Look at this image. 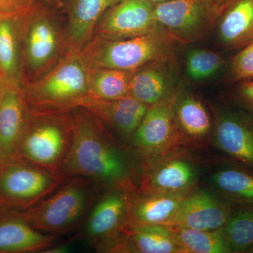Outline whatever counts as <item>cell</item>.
I'll return each mask as SVG.
<instances>
[{"label": "cell", "instance_id": "6da1fadb", "mask_svg": "<svg viewBox=\"0 0 253 253\" xmlns=\"http://www.w3.org/2000/svg\"><path fill=\"white\" fill-rule=\"evenodd\" d=\"M69 122L71 145L61 174L86 178L99 189H122L129 179V166L104 129L83 113H76Z\"/></svg>", "mask_w": 253, "mask_h": 253}, {"label": "cell", "instance_id": "7a4b0ae2", "mask_svg": "<svg viewBox=\"0 0 253 253\" xmlns=\"http://www.w3.org/2000/svg\"><path fill=\"white\" fill-rule=\"evenodd\" d=\"M65 181L59 189L36 206L14 212L36 230L56 236L72 230L84 220L99 189L86 178Z\"/></svg>", "mask_w": 253, "mask_h": 253}, {"label": "cell", "instance_id": "3957f363", "mask_svg": "<svg viewBox=\"0 0 253 253\" xmlns=\"http://www.w3.org/2000/svg\"><path fill=\"white\" fill-rule=\"evenodd\" d=\"M171 41L162 30L125 39L100 38L83 59L89 67L96 69L135 72L151 63L170 61Z\"/></svg>", "mask_w": 253, "mask_h": 253}, {"label": "cell", "instance_id": "277c9868", "mask_svg": "<svg viewBox=\"0 0 253 253\" xmlns=\"http://www.w3.org/2000/svg\"><path fill=\"white\" fill-rule=\"evenodd\" d=\"M66 176L20 161L0 163V212L23 211L53 194Z\"/></svg>", "mask_w": 253, "mask_h": 253}, {"label": "cell", "instance_id": "5b68a950", "mask_svg": "<svg viewBox=\"0 0 253 253\" xmlns=\"http://www.w3.org/2000/svg\"><path fill=\"white\" fill-rule=\"evenodd\" d=\"M226 0H169L155 4L159 28L183 44L199 41L216 26Z\"/></svg>", "mask_w": 253, "mask_h": 253}, {"label": "cell", "instance_id": "8992f818", "mask_svg": "<svg viewBox=\"0 0 253 253\" xmlns=\"http://www.w3.org/2000/svg\"><path fill=\"white\" fill-rule=\"evenodd\" d=\"M71 140L69 121L61 123L46 119L32 123L28 119L12 160L61 174Z\"/></svg>", "mask_w": 253, "mask_h": 253}, {"label": "cell", "instance_id": "52a82bcc", "mask_svg": "<svg viewBox=\"0 0 253 253\" xmlns=\"http://www.w3.org/2000/svg\"><path fill=\"white\" fill-rule=\"evenodd\" d=\"M89 68L83 59L67 61L31 86L24 99L44 109L81 106L89 97Z\"/></svg>", "mask_w": 253, "mask_h": 253}, {"label": "cell", "instance_id": "ba28073f", "mask_svg": "<svg viewBox=\"0 0 253 253\" xmlns=\"http://www.w3.org/2000/svg\"><path fill=\"white\" fill-rule=\"evenodd\" d=\"M150 0H121L110 8L96 25V33L105 40H120L161 30Z\"/></svg>", "mask_w": 253, "mask_h": 253}, {"label": "cell", "instance_id": "9c48e42d", "mask_svg": "<svg viewBox=\"0 0 253 253\" xmlns=\"http://www.w3.org/2000/svg\"><path fill=\"white\" fill-rule=\"evenodd\" d=\"M232 205L206 191L189 192L174 216L164 225L201 230L224 228L232 212Z\"/></svg>", "mask_w": 253, "mask_h": 253}, {"label": "cell", "instance_id": "30bf717a", "mask_svg": "<svg viewBox=\"0 0 253 253\" xmlns=\"http://www.w3.org/2000/svg\"><path fill=\"white\" fill-rule=\"evenodd\" d=\"M127 197L121 189L111 190L100 198L89 213L85 234L98 249H104L128 218Z\"/></svg>", "mask_w": 253, "mask_h": 253}, {"label": "cell", "instance_id": "8fae6325", "mask_svg": "<svg viewBox=\"0 0 253 253\" xmlns=\"http://www.w3.org/2000/svg\"><path fill=\"white\" fill-rule=\"evenodd\" d=\"M28 121L24 96L15 83L6 82L0 91V163L14 158Z\"/></svg>", "mask_w": 253, "mask_h": 253}, {"label": "cell", "instance_id": "7c38bea8", "mask_svg": "<svg viewBox=\"0 0 253 253\" xmlns=\"http://www.w3.org/2000/svg\"><path fill=\"white\" fill-rule=\"evenodd\" d=\"M215 140L221 151L253 171V118L234 111L219 113Z\"/></svg>", "mask_w": 253, "mask_h": 253}, {"label": "cell", "instance_id": "4fadbf2b", "mask_svg": "<svg viewBox=\"0 0 253 253\" xmlns=\"http://www.w3.org/2000/svg\"><path fill=\"white\" fill-rule=\"evenodd\" d=\"M176 124L170 101L149 106L140 125L134 131L132 144L144 152L164 149L176 134Z\"/></svg>", "mask_w": 253, "mask_h": 253}, {"label": "cell", "instance_id": "5bb4252c", "mask_svg": "<svg viewBox=\"0 0 253 253\" xmlns=\"http://www.w3.org/2000/svg\"><path fill=\"white\" fill-rule=\"evenodd\" d=\"M221 47L233 50L253 41V0H226L216 25Z\"/></svg>", "mask_w": 253, "mask_h": 253}, {"label": "cell", "instance_id": "9a60e30c", "mask_svg": "<svg viewBox=\"0 0 253 253\" xmlns=\"http://www.w3.org/2000/svg\"><path fill=\"white\" fill-rule=\"evenodd\" d=\"M169 63H153L135 71L131 78L129 94L148 106L170 101L177 81Z\"/></svg>", "mask_w": 253, "mask_h": 253}, {"label": "cell", "instance_id": "2e32d148", "mask_svg": "<svg viewBox=\"0 0 253 253\" xmlns=\"http://www.w3.org/2000/svg\"><path fill=\"white\" fill-rule=\"evenodd\" d=\"M57 244V237L32 227L14 212L0 214V253H42Z\"/></svg>", "mask_w": 253, "mask_h": 253}, {"label": "cell", "instance_id": "e0dca14e", "mask_svg": "<svg viewBox=\"0 0 253 253\" xmlns=\"http://www.w3.org/2000/svg\"><path fill=\"white\" fill-rule=\"evenodd\" d=\"M124 136H132L149 106L130 94L111 101L88 97L81 104Z\"/></svg>", "mask_w": 253, "mask_h": 253}, {"label": "cell", "instance_id": "ac0fdd59", "mask_svg": "<svg viewBox=\"0 0 253 253\" xmlns=\"http://www.w3.org/2000/svg\"><path fill=\"white\" fill-rule=\"evenodd\" d=\"M189 192L149 194L143 197L129 199L128 219H130V225L166 224Z\"/></svg>", "mask_w": 253, "mask_h": 253}, {"label": "cell", "instance_id": "d6986e66", "mask_svg": "<svg viewBox=\"0 0 253 253\" xmlns=\"http://www.w3.org/2000/svg\"><path fill=\"white\" fill-rule=\"evenodd\" d=\"M33 18L26 39V54L30 66L39 69L47 64L57 52L59 35L54 23L39 7L33 12Z\"/></svg>", "mask_w": 253, "mask_h": 253}, {"label": "cell", "instance_id": "ffe728a7", "mask_svg": "<svg viewBox=\"0 0 253 253\" xmlns=\"http://www.w3.org/2000/svg\"><path fill=\"white\" fill-rule=\"evenodd\" d=\"M197 180V171L189 161L173 158L155 168L148 181L150 194L190 191Z\"/></svg>", "mask_w": 253, "mask_h": 253}, {"label": "cell", "instance_id": "44dd1931", "mask_svg": "<svg viewBox=\"0 0 253 253\" xmlns=\"http://www.w3.org/2000/svg\"><path fill=\"white\" fill-rule=\"evenodd\" d=\"M121 0H71L68 36L74 46L84 44L105 13Z\"/></svg>", "mask_w": 253, "mask_h": 253}, {"label": "cell", "instance_id": "7402d4cb", "mask_svg": "<svg viewBox=\"0 0 253 253\" xmlns=\"http://www.w3.org/2000/svg\"><path fill=\"white\" fill-rule=\"evenodd\" d=\"M128 241L134 252L141 253H182L174 230L164 224L129 226Z\"/></svg>", "mask_w": 253, "mask_h": 253}, {"label": "cell", "instance_id": "603a6c76", "mask_svg": "<svg viewBox=\"0 0 253 253\" xmlns=\"http://www.w3.org/2000/svg\"><path fill=\"white\" fill-rule=\"evenodd\" d=\"M176 126L186 135L202 139L209 132L211 121L207 110L197 98L191 94L179 95L173 106Z\"/></svg>", "mask_w": 253, "mask_h": 253}, {"label": "cell", "instance_id": "cb8c5ba5", "mask_svg": "<svg viewBox=\"0 0 253 253\" xmlns=\"http://www.w3.org/2000/svg\"><path fill=\"white\" fill-rule=\"evenodd\" d=\"M213 184L231 202L253 206V171L245 167L224 168L215 173Z\"/></svg>", "mask_w": 253, "mask_h": 253}, {"label": "cell", "instance_id": "d4e9b609", "mask_svg": "<svg viewBox=\"0 0 253 253\" xmlns=\"http://www.w3.org/2000/svg\"><path fill=\"white\" fill-rule=\"evenodd\" d=\"M172 229L182 253H232L226 239L224 228L214 230L181 227Z\"/></svg>", "mask_w": 253, "mask_h": 253}, {"label": "cell", "instance_id": "484cf974", "mask_svg": "<svg viewBox=\"0 0 253 253\" xmlns=\"http://www.w3.org/2000/svg\"><path fill=\"white\" fill-rule=\"evenodd\" d=\"M111 68H99L90 73L89 97L91 99L116 100L129 94L133 73Z\"/></svg>", "mask_w": 253, "mask_h": 253}, {"label": "cell", "instance_id": "4316f807", "mask_svg": "<svg viewBox=\"0 0 253 253\" xmlns=\"http://www.w3.org/2000/svg\"><path fill=\"white\" fill-rule=\"evenodd\" d=\"M224 233L232 253H245L253 244V206L234 208Z\"/></svg>", "mask_w": 253, "mask_h": 253}, {"label": "cell", "instance_id": "83f0119b", "mask_svg": "<svg viewBox=\"0 0 253 253\" xmlns=\"http://www.w3.org/2000/svg\"><path fill=\"white\" fill-rule=\"evenodd\" d=\"M14 19L0 18V71L5 81L14 82L17 77L19 58Z\"/></svg>", "mask_w": 253, "mask_h": 253}, {"label": "cell", "instance_id": "f1b7e54d", "mask_svg": "<svg viewBox=\"0 0 253 253\" xmlns=\"http://www.w3.org/2000/svg\"><path fill=\"white\" fill-rule=\"evenodd\" d=\"M224 65V60L220 55L211 50L192 49L186 54V74L194 81H204L213 77Z\"/></svg>", "mask_w": 253, "mask_h": 253}, {"label": "cell", "instance_id": "f546056e", "mask_svg": "<svg viewBox=\"0 0 253 253\" xmlns=\"http://www.w3.org/2000/svg\"><path fill=\"white\" fill-rule=\"evenodd\" d=\"M228 75L231 81H243L253 78V41L243 47L234 56Z\"/></svg>", "mask_w": 253, "mask_h": 253}, {"label": "cell", "instance_id": "4dcf8cb0", "mask_svg": "<svg viewBox=\"0 0 253 253\" xmlns=\"http://www.w3.org/2000/svg\"><path fill=\"white\" fill-rule=\"evenodd\" d=\"M37 7L35 0H0V18L28 16Z\"/></svg>", "mask_w": 253, "mask_h": 253}, {"label": "cell", "instance_id": "1f68e13d", "mask_svg": "<svg viewBox=\"0 0 253 253\" xmlns=\"http://www.w3.org/2000/svg\"><path fill=\"white\" fill-rule=\"evenodd\" d=\"M234 98L238 104L253 115V78L241 82L234 91Z\"/></svg>", "mask_w": 253, "mask_h": 253}, {"label": "cell", "instance_id": "d6a6232c", "mask_svg": "<svg viewBox=\"0 0 253 253\" xmlns=\"http://www.w3.org/2000/svg\"><path fill=\"white\" fill-rule=\"evenodd\" d=\"M151 2L154 3V4H159V3L164 2V1H169V0H150Z\"/></svg>", "mask_w": 253, "mask_h": 253}, {"label": "cell", "instance_id": "836d02e7", "mask_svg": "<svg viewBox=\"0 0 253 253\" xmlns=\"http://www.w3.org/2000/svg\"><path fill=\"white\" fill-rule=\"evenodd\" d=\"M245 253H253V244L251 246V247L246 250V252Z\"/></svg>", "mask_w": 253, "mask_h": 253}, {"label": "cell", "instance_id": "e575fe53", "mask_svg": "<svg viewBox=\"0 0 253 253\" xmlns=\"http://www.w3.org/2000/svg\"><path fill=\"white\" fill-rule=\"evenodd\" d=\"M7 81H0V91H1V88H2L3 85Z\"/></svg>", "mask_w": 253, "mask_h": 253}, {"label": "cell", "instance_id": "d590c367", "mask_svg": "<svg viewBox=\"0 0 253 253\" xmlns=\"http://www.w3.org/2000/svg\"><path fill=\"white\" fill-rule=\"evenodd\" d=\"M0 81H6L3 78L2 75H1V71H0Z\"/></svg>", "mask_w": 253, "mask_h": 253}, {"label": "cell", "instance_id": "8d00e7d4", "mask_svg": "<svg viewBox=\"0 0 253 253\" xmlns=\"http://www.w3.org/2000/svg\"><path fill=\"white\" fill-rule=\"evenodd\" d=\"M47 1H51V2H57L59 0H47Z\"/></svg>", "mask_w": 253, "mask_h": 253}, {"label": "cell", "instance_id": "74e56055", "mask_svg": "<svg viewBox=\"0 0 253 253\" xmlns=\"http://www.w3.org/2000/svg\"><path fill=\"white\" fill-rule=\"evenodd\" d=\"M0 214H1V212H0Z\"/></svg>", "mask_w": 253, "mask_h": 253}]
</instances>
